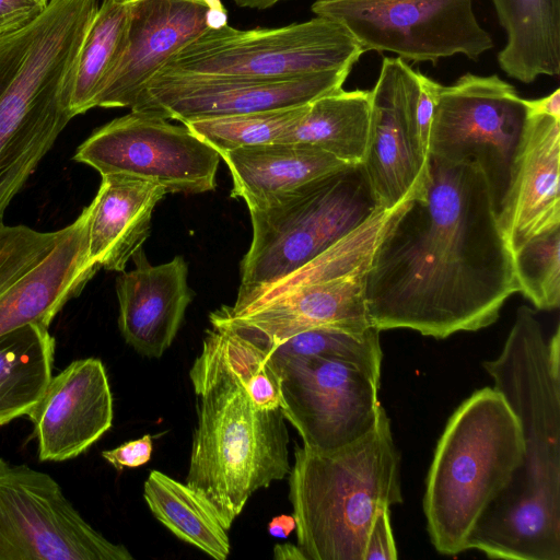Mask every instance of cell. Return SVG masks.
Wrapping results in <instances>:
<instances>
[{
  "instance_id": "6da1fadb",
  "label": "cell",
  "mask_w": 560,
  "mask_h": 560,
  "mask_svg": "<svg viewBox=\"0 0 560 560\" xmlns=\"http://www.w3.org/2000/svg\"><path fill=\"white\" fill-rule=\"evenodd\" d=\"M516 292L513 254L483 172L429 155L423 195L393 215L365 271L371 325L444 339L492 325Z\"/></svg>"
},
{
  "instance_id": "7a4b0ae2",
  "label": "cell",
  "mask_w": 560,
  "mask_h": 560,
  "mask_svg": "<svg viewBox=\"0 0 560 560\" xmlns=\"http://www.w3.org/2000/svg\"><path fill=\"white\" fill-rule=\"evenodd\" d=\"M517 417L524 458L474 528L468 550L508 560H560V362L540 323L516 311L501 353L482 363Z\"/></svg>"
},
{
  "instance_id": "3957f363",
  "label": "cell",
  "mask_w": 560,
  "mask_h": 560,
  "mask_svg": "<svg viewBox=\"0 0 560 560\" xmlns=\"http://www.w3.org/2000/svg\"><path fill=\"white\" fill-rule=\"evenodd\" d=\"M97 8L96 0H50L36 20L0 35V226L73 118L79 55Z\"/></svg>"
},
{
  "instance_id": "277c9868",
  "label": "cell",
  "mask_w": 560,
  "mask_h": 560,
  "mask_svg": "<svg viewBox=\"0 0 560 560\" xmlns=\"http://www.w3.org/2000/svg\"><path fill=\"white\" fill-rule=\"evenodd\" d=\"M189 377L197 425L185 483L229 530L254 492L289 475L285 418L281 408L255 406L217 327L206 331Z\"/></svg>"
},
{
  "instance_id": "5b68a950",
  "label": "cell",
  "mask_w": 560,
  "mask_h": 560,
  "mask_svg": "<svg viewBox=\"0 0 560 560\" xmlns=\"http://www.w3.org/2000/svg\"><path fill=\"white\" fill-rule=\"evenodd\" d=\"M289 499L307 560H363L378 510L402 502L400 454L385 409L371 432L341 448L295 446Z\"/></svg>"
},
{
  "instance_id": "8992f818",
  "label": "cell",
  "mask_w": 560,
  "mask_h": 560,
  "mask_svg": "<svg viewBox=\"0 0 560 560\" xmlns=\"http://www.w3.org/2000/svg\"><path fill=\"white\" fill-rule=\"evenodd\" d=\"M524 452L520 421L498 390L481 388L458 406L436 444L423 495L439 553L468 550L474 528L512 481Z\"/></svg>"
},
{
  "instance_id": "52a82bcc",
  "label": "cell",
  "mask_w": 560,
  "mask_h": 560,
  "mask_svg": "<svg viewBox=\"0 0 560 560\" xmlns=\"http://www.w3.org/2000/svg\"><path fill=\"white\" fill-rule=\"evenodd\" d=\"M384 209L362 163L318 176L259 209H249L253 238L241 264L236 314Z\"/></svg>"
},
{
  "instance_id": "ba28073f",
  "label": "cell",
  "mask_w": 560,
  "mask_h": 560,
  "mask_svg": "<svg viewBox=\"0 0 560 560\" xmlns=\"http://www.w3.org/2000/svg\"><path fill=\"white\" fill-rule=\"evenodd\" d=\"M364 50L340 22L316 16L273 28L206 30L161 68L206 74L288 79L352 69Z\"/></svg>"
},
{
  "instance_id": "9c48e42d",
  "label": "cell",
  "mask_w": 560,
  "mask_h": 560,
  "mask_svg": "<svg viewBox=\"0 0 560 560\" xmlns=\"http://www.w3.org/2000/svg\"><path fill=\"white\" fill-rule=\"evenodd\" d=\"M528 121L515 88L497 74L465 73L441 84L431 124L429 155L474 162L483 172L499 214L509 192Z\"/></svg>"
},
{
  "instance_id": "30bf717a",
  "label": "cell",
  "mask_w": 560,
  "mask_h": 560,
  "mask_svg": "<svg viewBox=\"0 0 560 560\" xmlns=\"http://www.w3.org/2000/svg\"><path fill=\"white\" fill-rule=\"evenodd\" d=\"M91 207L67 226L40 232L0 226V337L24 325L50 326L98 270L89 255Z\"/></svg>"
},
{
  "instance_id": "8fae6325",
  "label": "cell",
  "mask_w": 560,
  "mask_h": 560,
  "mask_svg": "<svg viewBox=\"0 0 560 560\" xmlns=\"http://www.w3.org/2000/svg\"><path fill=\"white\" fill-rule=\"evenodd\" d=\"M474 0H316V16L342 23L365 51L394 52L430 61L464 55L478 59L493 48L479 24Z\"/></svg>"
},
{
  "instance_id": "7c38bea8",
  "label": "cell",
  "mask_w": 560,
  "mask_h": 560,
  "mask_svg": "<svg viewBox=\"0 0 560 560\" xmlns=\"http://www.w3.org/2000/svg\"><path fill=\"white\" fill-rule=\"evenodd\" d=\"M47 472L0 457V560H131Z\"/></svg>"
},
{
  "instance_id": "4fadbf2b",
  "label": "cell",
  "mask_w": 560,
  "mask_h": 560,
  "mask_svg": "<svg viewBox=\"0 0 560 560\" xmlns=\"http://www.w3.org/2000/svg\"><path fill=\"white\" fill-rule=\"evenodd\" d=\"M73 159L101 176L127 174L167 192L201 194L215 189L220 154L184 124L131 110L96 129Z\"/></svg>"
},
{
  "instance_id": "5bb4252c",
  "label": "cell",
  "mask_w": 560,
  "mask_h": 560,
  "mask_svg": "<svg viewBox=\"0 0 560 560\" xmlns=\"http://www.w3.org/2000/svg\"><path fill=\"white\" fill-rule=\"evenodd\" d=\"M281 377L280 408L303 446L329 452L371 432L383 408L380 381L361 369L320 357H270Z\"/></svg>"
},
{
  "instance_id": "9a60e30c",
  "label": "cell",
  "mask_w": 560,
  "mask_h": 560,
  "mask_svg": "<svg viewBox=\"0 0 560 560\" xmlns=\"http://www.w3.org/2000/svg\"><path fill=\"white\" fill-rule=\"evenodd\" d=\"M351 69L288 79L206 74L160 69L131 110L185 124L190 120L295 107L337 92Z\"/></svg>"
},
{
  "instance_id": "2e32d148",
  "label": "cell",
  "mask_w": 560,
  "mask_h": 560,
  "mask_svg": "<svg viewBox=\"0 0 560 560\" xmlns=\"http://www.w3.org/2000/svg\"><path fill=\"white\" fill-rule=\"evenodd\" d=\"M418 71L400 57H384L371 90L369 135L362 165L384 209L420 198L429 155L415 124Z\"/></svg>"
},
{
  "instance_id": "e0dca14e",
  "label": "cell",
  "mask_w": 560,
  "mask_h": 560,
  "mask_svg": "<svg viewBox=\"0 0 560 560\" xmlns=\"http://www.w3.org/2000/svg\"><path fill=\"white\" fill-rule=\"evenodd\" d=\"M369 265L330 279L294 287L238 314L221 306L211 326L228 329L269 353L285 339L314 327L363 331L371 327L364 281Z\"/></svg>"
},
{
  "instance_id": "ac0fdd59",
  "label": "cell",
  "mask_w": 560,
  "mask_h": 560,
  "mask_svg": "<svg viewBox=\"0 0 560 560\" xmlns=\"http://www.w3.org/2000/svg\"><path fill=\"white\" fill-rule=\"evenodd\" d=\"M225 18L218 0H130L125 49L95 107L130 108L174 54Z\"/></svg>"
},
{
  "instance_id": "d6986e66",
  "label": "cell",
  "mask_w": 560,
  "mask_h": 560,
  "mask_svg": "<svg viewBox=\"0 0 560 560\" xmlns=\"http://www.w3.org/2000/svg\"><path fill=\"white\" fill-rule=\"evenodd\" d=\"M27 418L40 462H65L83 454L113 425V395L103 362L78 359L52 375Z\"/></svg>"
},
{
  "instance_id": "ffe728a7",
  "label": "cell",
  "mask_w": 560,
  "mask_h": 560,
  "mask_svg": "<svg viewBox=\"0 0 560 560\" xmlns=\"http://www.w3.org/2000/svg\"><path fill=\"white\" fill-rule=\"evenodd\" d=\"M131 259L136 267L116 279L118 327L139 354L159 359L171 347L194 298L188 266L183 256L153 266L142 248Z\"/></svg>"
},
{
  "instance_id": "44dd1931",
  "label": "cell",
  "mask_w": 560,
  "mask_h": 560,
  "mask_svg": "<svg viewBox=\"0 0 560 560\" xmlns=\"http://www.w3.org/2000/svg\"><path fill=\"white\" fill-rule=\"evenodd\" d=\"M560 119L529 115L509 192L498 214L512 254L560 228Z\"/></svg>"
},
{
  "instance_id": "7402d4cb",
  "label": "cell",
  "mask_w": 560,
  "mask_h": 560,
  "mask_svg": "<svg viewBox=\"0 0 560 560\" xmlns=\"http://www.w3.org/2000/svg\"><path fill=\"white\" fill-rule=\"evenodd\" d=\"M166 194L163 186L137 176L102 175L90 203V258L100 268L125 271L149 237L153 210Z\"/></svg>"
},
{
  "instance_id": "603a6c76",
  "label": "cell",
  "mask_w": 560,
  "mask_h": 560,
  "mask_svg": "<svg viewBox=\"0 0 560 560\" xmlns=\"http://www.w3.org/2000/svg\"><path fill=\"white\" fill-rule=\"evenodd\" d=\"M220 158L232 176L231 197L243 199L248 210L347 165L316 147L293 142L238 148Z\"/></svg>"
},
{
  "instance_id": "cb8c5ba5",
  "label": "cell",
  "mask_w": 560,
  "mask_h": 560,
  "mask_svg": "<svg viewBox=\"0 0 560 560\" xmlns=\"http://www.w3.org/2000/svg\"><path fill=\"white\" fill-rule=\"evenodd\" d=\"M506 33L498 55L511 78L532 83L560 73V0H491Z\"/></svg>"
},
{
  "instance_id": "d4e9b609",
  "label": "cell",
  "mask_w": 560,
  "mask_h": 560,
  "mask_svg": "<svg viewBox=\"0 0 560 560\" xmlns=\"http://www.w3.org/2000/svg\"><path fill=\"white\" fill-rule=\"evenodd\" d=\"M56 339L31 323L0 337V427L27 417L52 377Z\"/></svg>"
},
{
  "instance_id": "484cf974",
  "label": "cell",
  "mask_w": 560,
  "mask_h": 560,
  "mask_svg": "<svg viewBox=\"0 0 560 560\" xmlns=\"http://www.w3.org/2000/svg\"><path fill=\"white\" fill-rule=\"evenodd\" d=\"M371 115V91L339 90L307 104L282 142L316 147L346 164L361 163Z\"/></svg>"
},
{
  "instance_id": "4316f807",
  "label": "cell",
  "mask_w": 560,
  "mask_h": 560,
  "mask_svg": "<svg viewBox=\"0 0 560 560\" xmlns=\"http://www.w3.org/2000/svg\"><path fill=\"white\" fill-rule=\"evenodd\" d=\"M143 497L153 516L178 539L213 559L229 557L228 530L199 492L162 471L151 470L144 481Z\"/></svg>"
},
{
  "instance_id": "83f0119b",
  "label": "cell",
  "mask_w": 560,
  "mask_h": 560,
  "mask_svg": "<svg viewBox=\"0 0 560 560\" xmlns=\"http://www.w3.org/2000/svg\"><path fill=\"white\" fill-rule=\"evenodd\" d=\"M130 0H103L83 42L70 101L74 116L95 107V101L119 61L126 45Z\"/></svg>"
},
{
  "instance_id": "f1b7e54d",
  "label": "cell",
  "mask_w": 560,
  "mask_h": 560,
  "mask_svg": "<svg viewBox=\"0 0 560 560\" xmlns=\"http://www.w3.org/2000/svg\"><path fill=\"white\" fill-rule=\"evenodd\" d=\"M307 104L220 116L185 122L200 140L219 154L238 148L282 142L303 116Z\"/></svg>"
},
{
  "instance_id": "f546056e",
  "label": "cell",
  "mask_w": 560,
  "mask_h": 560,
  "mask_svg": "<svg viewBox=\"0 0 560 560\" xmlns=\"http://www.w3.org/2000/svg\"><path fill=\"white\" fill-rule=\"evenodd\" d=\"M380 330L363 331L332 326L301 331L275 347L270 357H320L352 364L380 381L383 353Z\"/></svg>"
},
{
  "instance_id": "4dcf8cb0",
  "label": "cell",
  "mask_w": 560,
  "mask_h": 560,
  "mask_svg": "<svg viewBox=\"0 0 560 560\" xmlns=\"http://www.w3.org/2000/svg\"><path fill=\"white\" fill-rule=\"evenodd\" d=\"M521 292L538 310L560 304V228L541 233L513 253Z\"/></svg>"
},
{
  "instance_id": "1f68e13d",
  "label": "cell",
  "mask_w": 560,
  "mask_h": 560,
  "mask_svg": "<svg viewBox=\"0 0 560 560\" xmlns=\"http://www.w3.org/2000/svg\"><path fill=\"white\" fill-rule=\"evenodd\" d=\"M222 330L226 351L256 407L275 410L281 405V377L269 353L234 332Z\"/></svg>"
},
{
  "instance_id": "d6a6232c",
  "label": "cell",
  "mask_w": 560,
  "mask_h": 560,
  "mask_svg": "<svg viewBox=\"0 0 560 560\" xmlns=\"http://www.w3.org/2000/svg\"><path fill=\"white\" fill-rule=\"evenodd\" d=\"M441 84L418 71V92L415 102V124L423 150L429 155L431 124Z\"/></svg>"
},
{
  "instance_id": "836d02e7",
  "label": "cell",
  "mask_w": 560,
  "mask_h": 560,
  "mask_svg": "<svg viewBox=\"0 0 560 560\" xmlns=\"http://www.w3.org/2000/svg\"><path fill=\"white\" fill-rule=\"evenodd\" d=\"M397 557L389 508L383 506L376 513L369 530L363 560H394Z\"/></svg>"
},
{
  "instance_id": "e575fe53",
  "label": "cell",
  "mask_w": 560,
  "mask_h": 560,
  "mask_svg": "<svg viewBox=\"0 0 560 560\" xmlns=\"http://www.w3.org/2000/svg\"><path fill=\"white\" fill-rule=\"evenodd\" d=\"M50 0H0V35L24 27L47 9Z\"/></svg>"
},
{
  "instance_id": "d590c367",
  "label": "cell",
  "mask_w": 560,
  "mask_h": 560,
  "mask_svg": "<svg viewBox=\"0 0 560 560\" xmlns=\"http://www.w3.org/2000/svg\"><path fill=\"white\" fill-rule=\"evenodd\" d=\"M153 443L150 434L126 442L113 450L103 451L102 457L115 469L136 468L145 465L152 456Z\"/></svg>"
},
{
  "instance_id": "8d00e7d4",
  "label": "cell",
  "mask_w": 560,
  "mask_h": 560,
  "mask_svg": "<svg viewBox=\"0 0 560 560\" xmlns=\"http://www.w3.org/2000/svg\"><path fill=\"white\" fill-rule=\"evenodd\" d=\"M529 115H548L560 119V90L538 100H525Z\"/></svg>"
},
{
  "instance_id": "74e56055",
  "label": "cell",
  "mask_w": 560,
  "mask_h": 560,
  "mask_svg": "<svg viewBox=\"0 0 560 560\" xmlns=\"http://www.w3.org/2000/svg\"><path fill=\"white\" fill-rule=\"evenodd\" d=\"M296 526L293 515L281 514L275 516L268 524V532L272 537L284 539Z\"/></svg>"
},
{
  "instance_id": "f35d334b",
  "label": "cell",
  "mask_w": 560,
  "mask_h": 560,
  "mask_svg": "<svg viewBox=\"0 0 560 560\" xmlns=\"http://www.w3.org/2000/svg\"><path fill=\"white\" fill-rule=\"evenodd\" d=\"M273 558L276 560H307L298 545L289 542L277 544L273 547Z\"/></svg>"
},
{
  "instance_id": "ab89813d",
  "label": "cell",
  "mask_w": 560,
  "mask_h": 560,
  "mask_svg": "<svg viewBox=\"0 0 560 560\" xmlns=\"http://www.w3.org/2000/svg\"><path fill=\"white\" fill-rule=\"evenodd\" d=\"M241 8L264 10L282 0H233Z\"/></svg>"
}]
</instances>
